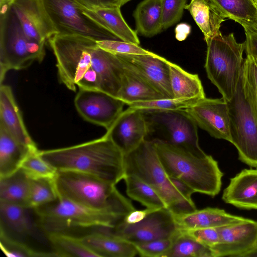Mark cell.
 Returning a JSON list of instances; mask_svg holds the SVG:
<instances>
[{
  "label": "cell",
  "mask_w": 257,
  "mask_h": 257,
  "mask_svg": "<svg viewBox=\"0 0 257 257\" xmlns=\"http://www.w3.org/2000/svg\"><path fill=\"white\" fill-rule=\"evenodd\" d=\"M0 82L11 70H21L33 62H41L45 55V43L30 39L9 0H0Z\"/></svg>",
  "instance_id": "5"
},
{
  "label": "cell",
  "mask_w": 257,
  "mask_h": 257,
  "mask_svg": "<svg viewBox=\"0 0 257 257\" xmlns=\"http://www.w3.org/2000/svg\"><path fill=\"white\" fill-rule=\"evenodd\" d=\"M124 176H135L152 187L168 209L182 200L191 199L182 197L171 183L153 142L144 140L136 149L124 154Z\"/></svg>",
  "instance_id": "9"
},
{
  "label": "cell",
  "mask_w": 257,
  "mask_h": 257,
  "mask_svg": "<svg viewBox=\"0 0 257 257\" xmlns=\"http://www.w3.org/2000/svg\"><path fill=\"white\" fill-rule=\"evenodd\" d=\"M27 36L31 40L46 43L56 34L41 0H9Z\"/></svg>",
  "instance_id": "17"
},
{
  "label": "cell",
  "mask_w": 257,
  "mask_h": 257,
  "mask_svg": "<svg viewBox=\"0 0 257 257\" xmlns=\"http://www.w3.org/2000/svg\"><path fill=\"white\" fill-rule=\"evenodd\" d=\"M170 180L174 186L179 192L182 197L192 199L191 195L195 193V191L189 186L181 180L169 177Z\"/></svg>",
  "instance_id": "48"
},
{
  "label": "cell",
  "mask_w": 257,
  "mask_h": 257,
  "mask_svg": "<svg viewBox=\"0 0 257 257\" xmlns=\"http://www.w3.org/2000/svg\"><path fill=\"white\" fill-rule=\"evenodd\" d=\"M177 235L171 238L138 242L134 244L138 251V253L141 256L164 257L166 253L171 247Z\"/></svg>",
  "instance_id": "41"
},
{
  "label": "cell",
  "mask_w": 257,
  "mask_h": 257,
  "mask_svg": "<svg viewBox=\"0 0 257 257\" xmlns=\"http://www.w3.org/2000/svg\"><path fill=\"white\" fill-rule=\"evenodd\" d=\"M166 98H173L168 60L154 53L144 55H116Z\"/></svg>",
  "instance_id": "16"
},
{
  "label": "cell",
  "mask_w": 257,
  "mask_h": 257,
  "mask_svg": "<svg viewBox=\"0 0 257 257\" xmlns=\"http://www.w3.org/2000/svg\"><path fill=\"white\" fill-rule=\"evenodd\" d=\"M37 147L32 149L21 163L20 169L31 179H54L57 171L39 155Z\"/></svg>",
  "instance_id": "39"
},
{
  "label": "cell",
  "mask_w": 257,
  "mask_h": 257,
  "mask_svg": "<svg viewBox=\"0 0 257 257\" xmlns=\"http://www.w3.org/2000/svg\"><path fill=\"white\" fill-rule=\"evenodd\" d=\"M224 202L243 209H257V169H243L223 190Z\"/></svg>",
  "instance_id": "20"
},
{
  "label": "cell",
  "mask_w": 257,
  "mask_h": 257,
  "mask_svg": "<svg viewBox=\"0 0 257 257\" xmlns=\"http://www.w3.org/2000/svg\"><path fill=\"white\" fill-rule=\"evenodd\" d=\"M80 6L84 14L112 33L119 40L140 44L136 31L132 30L125 22L120 8L91 10Z\"/></svg>",
  "instance_id": "24"
},
{
  "label": "cell",
  "mask_w": 257,
  "mask_h": 257,
  "mask_svg": "<svg viewBox=\"0 0 257 257\" xmlns=\"http://www.w3.org/2000/svg\"><path fill=\"white\" fill-rule=\"evenodd\" d=\"M30 179V208L34 209L58 199L54 178Z\"/></svg>",
  "instance_id": "38"
},
{
  "label": "cell",
  "mask_w": 257,
  "mask_h": 257,
  "mask_svg": "<svg viewBox=\"0 0 257 257\" xmlns=\"http://www.w3.org/2000/svg\"><path fill=\"white\" fill-rule=\"evenodd\" d=\"M39 153L57 171L86 173L114 185L125 175L124 154L106 134L82 144Z\"/></svg>",
  "instance_id": "1"
},
{
  "label": "cell",
  "mask_w": 257,
  "mask_h": 257,
  "mask_svg": "<svg viewBox=\"0 0 257 257\" xmlns=\"http://www.w3.org/2000/svg\"><path fill=\"white\" fill-rule=\"evenodd\" d=\"M181 230L218 228L246 221L248 218L232 215L218 208L207 207L192 212L174 215Z\"/></svg>",
  "instance_id": "23"
},
{
  "label": "cell",
  "mask_w": 257,
  "mask_h": 257,
  "mask_svg": "<svg viewBox=\"0 0 257 257\" xmlns=\"http://www.w3.org/2000/svg\"><path fill=\"white\" fill-rule=\"evenodd\" d=\"M110 232L133 243L173 237L181 232L174 214L166 208L154 210L140 222L122 221Z\"/></svg>",
  "instance_id": "12"
},
{
  "label": "cell",
  "mask_w": 257,
  "mask_h": 257,
  "mask_svg": "<svg viewBox=\"0 0 257 257\" xmlns=\"http://www.w3.org/2000/svg\"><path fill=\"white\" fill-rule=\"evenodd\" d=\"M47 238L59 256L98 257L82 241L80 237L64 232H52L46 233Z\"/></svg>",
  "instance_id": "32"
},
{
  "label": "cell",
  "mask_w": 257,
  "mask_h": 257,
  "mask_svg": "<svg viewBox=\"0 0 257 257\" xmlns=\"http://www.w3.org/2000/svg\"><path fill=\"white\" fill-rule=\"evenodd\" d=\"M126 192L128 196L146 208L160 209L166 208L164 200L150 185L133 175L124 177Z\"/></svg>",
  "instance_id": "33"
},
{
  "label": "cell",
  "mask_w": 257,
  "mask_h": 257,
  "mask_svg": "<svg viewBox=\"0 0 257 257\" xmlns=\"http://www.w3.org/2000/svg\"><path fill=\"white\" fill-rule=\"evenodd\" d=\"M28 208L11 203L0 202L1 220L18 233L31 232L32 225L26 210Z\"/></svg>",
  "instance_id": "36"
},
{
  "label": "cell",
  "mask_w": 257,
  "mask_h": 257,
  "mask_svg": "<svg viewBox=\"0 0 257 257\" xmlns=\"http://www.w3.org/2000/svg\"><path fill=\"white\" fill-rule=\"evenodd\" d=\"M74 104L85 120L107 130L123 111L125 103L100 90L79 89Z\"/></svg>",
  "instance_id": "13"
},
{
  "label": "cell",
  "mask_w": 257,
  "mask_h": 257,
  "mask_svg": "<svg viewBox=\"0 0 257 257\" xmlns=\"http://www.w3.org/2000/svg\"><path fill=\"white\" fill-rule=\"evenodd\" d=\"M36 147L20 143L0 126V178L18 171L25 158Z\"/></svg>",
  "instance_id": "25"
},
{
  "label": "cell",
  "mask_w": 257,
  "mask_h": 257,
  "mask_svg": "<svg viewBox=\"0 0 257 257\" xmlns=\"http://www.w3.org/2000/svg\"><path fill=\"white\" fill-rule=\"evenodd\" d=\"M0 247L8 257H50L57 256L54 251L46 252L33 249L28 245L10 236L1 223Z\"/></svg>",
  "instance_id": "37"
},
{
  "label": "cell",
  "mask_w": 257,
  "mask_h": 257,
  "mask_svg": "<svg viewBox=\"0 0 257 257\" xmlns=\"http://www.w3.org/2000/svg\"><path fill=\"white\" fill-rule=\"evenodd\" d=\"M136 32L146 37L160 33L162 26V0H143L134 12Z\"/></svg>",
  "instance_id": "29"
},
{
  "label": "cell",
  "mask_w": 257,
  "mask_h": 257,
  "mask_svg": "<svg viewBox=\"0 0 257 257\" xmlns=\"http://www.w3.org/2000/svg\"><path fill=\"white\" fill-rule=\"evenodd\" d=\"M226 17L242 27H257V3L255 0H209Z\"/></svg>",
  "instance_id": "31"
},
{
  "label": "cell",
  "mask_w": 257,
  "mask_h": 257,
  "mask_svg": "<svg viewBox=\"0 0 257 257\" xmlns=\"http://www.w3.org/2000/svg\"><path fill=\"white\" fill-rule=\"evenodd\" d=\"M187 10L204 36V40L220 33L219 29L225 16L209 0H191Z\"/></svg>",
  "instance_id": "26"
},
{
  "label": "cell",
  "mask_w": 257,
  "mask_h": 257,
  "mask_svg": "<svg viewBox=\"0 0 257 257\" xmlns=\"http://www.w3.org/2000/svg\"><path fill=\"white\" fill-rule=\"evenodd\" d=\"M123 64L124 72L118 98L125 104L165 98L137 73Z\"/></svg>",
  "instance_id": "28"
},
{
  "label": "cell",
  "mask_w": 257,
  "mask_h": 257,
  "mask_svg": "<svg viewBox=\"0 0 257 257\" xmlns=\"http://www.w3.org/2000/svg\"><path fill=\"white\" fill-rule=\"evenodd\" d=\"M59 198L122 218L135 209L132 202L115 185L89 174L73 171H58L54 179Z\"/></svg>",
  "instance_id": "2"
},
{
  "label": "cell",
  "mask_w": 257,
  "mask_h": 257,
  "mask_svg": "<svg viewBox=\"0 0 257 257\" xmlns=\"http://www.w3.org/2000/svg\"><path fill=\"white\" fill-rule=\"evenodd\" d=\"M175 32L176 39L184 41L191 32V26L186 23H180L176 27Z\"/></svg>",
  "instance_id": "49"
},
{
  "label": "cell",
  "mask_w": 257,
  "mask_h": 257,
  "mask_svg": "<svg viewBox=\"0 0 257 257\" xmlns=\"http://www.w3.org/2000/svg\"><path fill=\"white\" fill-rule=\"evenodd\" d=\"M31 179L19 169L12 175L0 178V202L29 208Z\"/></svg>",
  "instance_id": "30"
},
{
  "label": "cell",
  "mask_w": 257,
  "mask_h": 257,
  "mask_svg": "<svg viewBox=\"0 0 257 257\" xmlns=\"http://www.w3.org/2000/svg\"><path fill=\"white\" fill-rule=\"evenodd\" d=\"M80 237L98 257H133L138 254L134 243L115 236L108 228H102Z\"/></svg>",
  "instance_id": "22"
},
{
  "label": "cell",
  "mask_w": 257,
  "mask_h": 257,
  "mask_svg": "<svg viewBox=\"0 0 257 257\" xmlns=\"http://www.w3.org/2000/svg\"><path fill=\"white\" fill-rule=\"evenodd\" d=\"M145 120V140L185 150L199 157L207 154L199 145L198 125L185 109H139Z\"/></svg>",
  "instance_id": "8"
},
{
  "label": "cell",
  "mask_w": 257,
  "mask_h": 257,
  "mask_svg": "<svg viewBox=\"0 0 257 257\" xmlns=\"http://www.w3.org/2000/svg\"><path fill=\"white\" fill-rule=\"evenodd\" d=\"M0 126L20 143L36 146L26 127L11 87L3 83L0 86Z\"/></svg>",
  "instance_id": "21"
},
{
  "label": "cell",
  "mask_w": 257,
  "mask_h": 257,
  "mask_svg": "<svg viewBox=\"0 0 257 257\" xmlns=\"http://www.w3.org/2000/svg\"><path fill=\"white\" fill-rule=\"evenodd\" d=\"M56 34L77 35L95 41L120 40L114 35L84 14L74 0H41Z\"/></svg>",
  "instance_id": "10"
},
{
  "label": "cell",
  "mask_w": 257,
  "mask_h": 257,
  "mask_svg": "<svg viewBox=\"0 0 257 257\" xmlns=\"http://www.w3.org/2000/svg\"><path fill=\"white\" fill-rule=\"evenodd\" d=\"M101 49L115 55H144L153 53L134 43L121 40H105L96 41Z\"/></svg>",
  "instance_id": "42"
},
{
  "label": "cell",
  "mask_w": 257,
  "mask_h": 257,
  "mask_svg": "<svg viewBox=\"0 0 257 257\" xmlns=\"http://www.w3.org/2000/svg\"><path fill=\"white\" fill-rule=\"evenodd\" d=\"M41 228L46 233L64 232L74 228H113L124 218L58 197L55 201L34 209Z\"/></svg>",
  "instance_id": "7"
},
{
  "label": "cell",
  "mask_w": 257,
  "mask_h": 257,
  "mask_svg": "<svg viewBox=\"0 0 257 257\" xmlns=\"http://www.w3.org/2000/svg\"><path fill=\"white\" fill-rule=\"evenodd\" d=\"M255 1L256 3H257V0H255Z\"/></svg>",
  "instance_id": "51"
},
{
  "label": "cell",
  "mask_w": 257,
  "mask_h": 257,
  "mask_svg": "<svg viewBox=\"0 0 257 257\" xmlns=\"http://www.w3.org/2000/svg\"><path fill=\"white\" fill-rule=\"evenodd\" d=\"M199 100L176 98H161L158 99L134 102L128 107L137 109L178 110L186 109L191 107Z\"/></svg>",
  "instance_id": "40"
},
{
  "label": "cell",
  "mask_w": 257,
  "mask_h": 257,
  "mask_svg": "<svg viewBox=\"0 0 257 257\" xmlns=\"http://www.w3.org/2000/svg\"><path fill=\"white\" fill-rule=\"evenodd\" d=\"M91 67L96 74L99 90L118 98L124 66L117 55L100 48L96 44L91 51Z\"/></svg>",
  "instance_id": "19"
},
{
  "label": "cell",
  "mask_w": 257,
  "mask_h": 257,
  "mask_svg": "<svg viewBox=\"0 0 257 257\" xmlns=\"http://www.w3.org/2000/svg\"><path fill=\"white\" fill-rule=\"evenodd\" d=\"M57 61L61 83L69 89H97L98 79L91 67V51L96 41L77 35L55 34L48 40Z\"/></svg>",
  "instance_id": "4"
},
{
  "label": "cell",
  "mask_w": 257,
  "mask_h": 257,
  "mask_svg": "<svg viewBox=\"0 0 257 257\" xmlns=\"http://www.w3.org/2000/svg\"><path fill=\"white\" fill-rule=\"evenodd\" d=\"M245 33L244 42L246 54H252L257 57V27H243Z\"/></svg>",
  "instance_id": "46"
},
{
  "label": "cell",
  "mask_w": 257,
  "mask_h": 257,
  "mask_svg": "<svg viewBox=\"0 0 257 257\" xmlns=\"http://www.w3.org/2000/svg\"><path fill=\"white\" fill-rule=\"evenodd\" d=\"M147 133L145 120L140 110L128 107L106 130L108 135L124 154L138 147Z\"/></svg>",
  "instance_id": "18"
},
{
  "label": "cell",
  "mask_w": 257,
  "mask_h": 257,
  "mask_svg": "<svg viewBox=\"0 0 257 257\" xmlns=\"http://www.w3.org/2000/svg\"><path fill=\"white\" fill-rule=\"evenodd\" d=\"M216 228L219 241L212 248L214 257H246L257 246V221L248 219Z\"/></svg>",
  "instance_id": "15"
},
{
  "label": "cell",
  "mask_w": 257,
  "mask_h": 257,
  "mask_svg": "<svg viewBox=\"0 0 257 257\" xmlns=\"http://www.w3.org/2000/svg\"><path fill=\"white\" fill-rule=\"evenodd\" d=\"M87 9L95 10L99 9L121 8L131 0H74Z\"/></svg>",
  "instance_id": "45"
},
{
  "label": "cell",
  "mask_w": 257,
  "mask_h": 257,
  "mask_svg": "<svg viewBox=\"0 0 257 257\" xmlns=\"http://www.w3.org/2000/svg\"><path fill=\"white\" fill-rule=\"evenodd\" d=\"M168 65L173 98L200 100L206 97L202 82L197 74L190 73L169 61Z\"/></svg>",
  "instance_id": "27"
},
{
  "label": "cell",
  "mask_w": 257,
  "mask_h": 257,
  "mask_svg": "<svg viewBox=\"0 0 257 257\" xmlns=\"http://www.w3.org/2000/svg\"><path fill=\"white\" fill-rule=\"evenodd\" d=\"M249 256H257V246L246 255V257Z\"/></svg>",
  "instance_id": "50"
},
{
  "label": "cell",
  "mask_w": 257,
  "mask_h": 257,
  "mask_svg": "<svg viewBox=\"0 0 257 257\" xmlns=\"http://www.w3.org/2000/svg\"><path fill=\"white\" fill-rule=\"evenodd\" d=\"M200 243L213 248L219 241V236L216 228H205L181 230Z\"/></svg>",
  "instance_id": "44"
},
{
  "label": "cell",
  "mask_w": 257,
  "mask_h": 257,
  "mask_svg": "<svg viewBox=\"0 0 257 257\" xmlns=\"http://www.w3.org/2000/svg\"><path fill=\"white\" fill-rule=\"evenodd\" d=\"M187 0H162V26L166 30L182 18Z\"/></svg>",
  "instance_id": "43"
},
{
  "label": "cell",
  "mask_w": 257,
  "mask_h": 257,
  "mask_svg": "<svg viewBox=\"0 0 257 257\" xmlns=\"http://www.w3.org/2000/svg\"><path fill=\"white\" fill-rule=\"evenodd\" d=\"M241 73L244 96L257 121V57L246 54Z\"/></svg>",
  "instance_id": "35"
},
{
  "label": "cell",
  "mask_w": 257,
  "mask_h": 257,
  "mask_svg": "<svg viewBox=\"0 0 257 257\" xmlns=\"http://www.w3.org/2000/svg\"><path fill=\"white\" fill-rule=\"evenodd\" d=\"M207 52L204 67L208 79L226 101L233 97L239 81L244 59V42L239 43L234 34L221 33L205 40Z\"/></svg>",
  "instance_id": "6"
},
{
  "label": "cell",
  "mask_w": 257,
  "mask_h": 257,
  "mask_svg": "<svg viewBox=\"0 0 257 257\" xmlns=\"http://www.w3.org/2000/svg\"><path fill=\"white\" fill-rule=\"evenodd\" d=\"M185 110L211 137L231 143L228 106L224 98L205 97Z\"/></svg>",
  "instance_id": "14"
},
{
  "label": "cell",
  "mask_w": 257,
  "mask_h": 257,
  "mask_svg": "<svg viewBox=\"0 0 257 257\" xmlns=\"http://www.w3.org/2000/svg\"><path fill=\"white\" fill-rule=\"evenodd\" d=\"M164 257H214L212 248L196 240L181 230Z\"/></svg>",
  "instance_id": "34"
},
{
  "label": "cell",
  "mask_w": 257,
  "mask_h": 257,
  "mask_svg": "<svg viewBox=\"0 0 257 257\" xmlns=\"http://www.w3.org/2000/svg\"><path fill=\"white\" fill-rule=\"evenodd\" d=\"M158 209L146 208L143 210L135 209L128 213L124 217L123 222L132 224L143 220L149 214Z\"/></svg>",
  "instance_id": "47"
},
{
  "label": "cell",
  "mask_w": 257,
  "mask_h": 257,
  "mask_svg": "<svg viewBox=\"0 0 257 257\" xmlns=\"http://www.w3.org/2000/svg\"><path fill=\"white\" fill-rule=\"evenodd\" d=\"M161 163L169 177L181 180L195 192L214 197L221 189L223 173L210 155L199 157L182 148L154 143Z\"/></svg>",
  "instance_id": "3"
},
{
  "label": "cell",
  "mask_w": 257,
  "mask_h": 257,
  "mask_svg": "<svg viewBox=\"0 0 257 257\" xmlns=\"http://www.w3.org/2000/svg\"><path fill=\"white\" fill-rule=\"evenodd\" d=\"M227 102L231 143L236 148L240 161L257 168V121L244 96L241 78L233 97Z\"/></svg>",
  "instance_id": "11"
}]
</instances>
